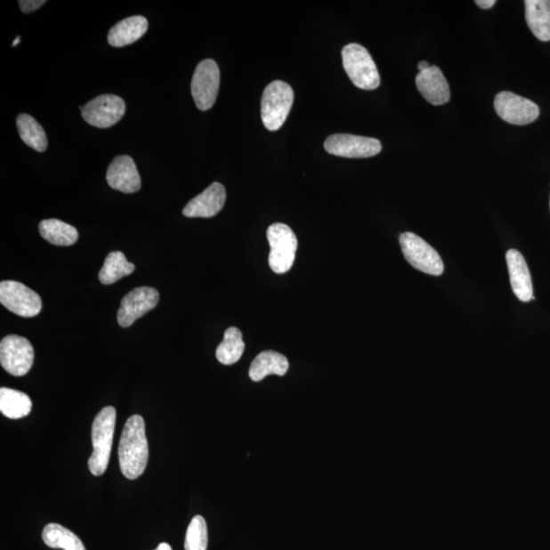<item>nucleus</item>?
<instances>
[{
    "label": "nucleus",
    "instance_id": "473e14b6",
    "mask_svg": "<svg viewBox=\"0 0 550 550\" xmlns=\"http://www.w3.org/2000/svg\"><path fill=\"white\" fill-rule=\"evenodd\" d=\"M549 207H550V202H549Z\"/></svg>",
    "mask_w": 550,
    "mask_h": 550
},
{
    "label": "nucleus",
    "instance_id": "0eeeda50",
    "mask_svg": "<svg viewBox=\"0 0 550 550\" xmlns=\"http://www.w3.org/2000/svg\"><path fill=\"white\" fill-rule=\"evenodd\" d=\"M221 84V72L214 60H204L195 69L191 92L196 107L206 111L214 107Z\"/></svg>",
    "mask_w": 550,
    "mask_h": 550
},
{
    "label": "nucleus",
    "instance_id": "c756f323",
    "mask_svg": "<svg viewBox=\"0 0 550 550\" xmlns=\"http://www.w3.org/2000/svg\"><path fill=\"white\" fill-rule=\"evenodd\" d=\"M428 68H430V66H429V63L427 61H420L418 63V69H419L420 72H423V70H425Z\"/></svg>",
    "mask_w": 550,
    "mask_h": 550
},
{
    "label": "nucleus",
    "instance_id": "2eb2a0df",
    "mask_svg": "<svg viewBox=\"0 0 550 550\" xmlns=\"http://www.w3.org/2000/svg\"><path fill=\"white\" fill-rule=\"evenodd\" d=\"M227 192L221 182H214L187 204L182 209V214L186 217H214L223 208Z\"/></svg>",
    "mask_w": 550,
    "mask_h": 550
},
{
    "label": "nucleus",
    "instance_id": "7ed1b4c3",
    "mask_svg": "<svg viewBox=\"0 0 550 550\" xmlns=\"http://www.w3.org/2000/svg\"><path fill=\"white\" fill-rule=\"evenodd\" d=\"M294 91L284 81H274L268 85L261 101V117L265 128L278 131L283 126L293 107Z\"/></svg>",
    "mask_w": 550,
    "mask_h": 550
},
{
    "label": "nucleus",
    "instance_id": "6ab92c4d",
    "mask_svg": "<svg viewBox=\"0 0 550 550\" xmlns=\"http://www.w3.org/2000/svg\"><path fill=\"white\" fill-rule=\"evenodd\" d=\"M287 359L280 352L266 351L254 359L249 370L253 382L258 383L268 376H284L288 370Z\"/></svg>",
    "mask_w": 550,
    "mask_h": 550
},
{
    "label": "nucleus",
    "instance_id": "cd10ccee",
    "mask_svg": "<svg viewBox=\"0 0 550 550\" xmlns=\"http://www.w3.org/2000/svg\"><path fill=\"white\" fill-rule=\"evenodd\" d=\"M46 2L44 0H20L19 2L20 9L25 13H30L37 11Z\"/></svg>",
    "mask_w": 550,
    "mask_h": 550
},
{
    "label": "nucleus",
    "instance_id": "9d476101",
    "mask_svg": "<svg viewBox=\"0 0 550 550\" xmlns=\"http://www.w3.org/2000/svg\"><path fill=\"white\" fill-rule=\"evenodd\" d=\"M80 109L85 122L96 128L108 129L121 121L125 114V103L119 96L105 94L94 98Z\"/></svg>",
    "mask_w": 550,
    "mask_h": 550
},
{
    "label": "nucleus",
    "instance_id": "aec40b11",
    "mask_svg": "<svg viewBox=\"0 0 550 550\" xmlns=\"http://www.w3.org/2000/svg\"><path fill=\"white\" fill-rule=\"evenodd\" d=\"M525 15L529 28L540 41H550V0H526Z\"/></svg>",
    "mask_w": 550,
    "mask_h": 550
},
{
    "label": "nucleus",
    "instance_id": "20e7f679",
    "mask_svg": "<svg viewBox=\"0 0 550 550\" xmlns=\"http://www.w3.org/2000/svg\"><path fill=\"white\" fill-rule=\"evenodd\" d=\"M343 66L352 84L363 90H375L380 76L375 61L367 49L357 44L345 45L342 51Z\"/></svg>",
    "mask_w": 550,
    "mask_h": 550
},
{
    "label": "nucleus",
    "instance_id": "7c9ffc66",
    "mask_svg": "<svg viewBox=\"0 0 550 550\" xmlns=\"http://www.w3.org/2000/svg\"><path fill=\"white\" fill-rule=\"evenodd\" d=\"M155 550H173V548L171 547V546L168 545V543H160V545Z\"/></svg>",
    "mask_w": 550,
    "mask_h": 550
},
{
    "label": "nucleus",
    "instance_id": "412c9836",
    "mask_svg": "<svg viewBox=\"0 0 550 550\" xmlns=\"http://www.w3.org/2000/svg\"><path fill=\"white\" fill-rule=\"evenodd\" d=\"M32 400L25 392L8 387L0 389V411L10 419H20L29 415Z\"/></svg>",
    "mask_w": 550,
    "mask_h": 550
},
{
    "label": "nucleus",
    "instance_id": "2f4dec72",
    "mask_svg": "<svg viewBox=\"0 0 550 550\" xmlns=\"http://www.w3.org/2000/svg\"><path fill=\"white\" fill-rule=\"evenodd\" d=\"M20 41V38L17 37L16 40L12 42V46L13 47L17 46Z\"/></svg>",
    "mask_w": 550,
    "mask_h": 550
},
{
    "label": "nucleus",
    "instance_id": "423d86ee",
    "mask_svg": "<svg viewBox=\"0 0 550 550\" xmlns=\"http://www.w3.org/2000/svg\"><path fill=\"white\" fill-rule=\"evenodd\" d=\"M401 251L408 263L416 270L439 277L444 271L440 254L425 239L413 232H404L400 237Z\"/></svg>",
    "mask_w": 550,
    "mask_h": 550
},
{
    "label": "nucleus",
    "instance_id": "39448f33",
    "mask_svg": "<svg viewBox=\"0 0 550 550\" xmlns=\"http://www.w3.org/2000/svg\"><path fill=\"white\" fill-rule=\"evenodd\" d=\"M271 245L268 263L271 271L283 274L291 270L298 249V239L293 230L285 223H273L267 230Z\"/></svg>",
    "mask_w": 550,
    "mask_h": 550
},
{
    "label": "nucleus",
    "instance_id": "bb28decb",
    "mask_svg": "<svg viewBox=\"0 0 550 550\" xmlns=\"http://www.w3.org/2000/svg\"><path fill=\"white\" fill-rule=\"evenodd\" d=\"M208 531L206 521L202 516H195L188 527L185 540L186 550H207Z\"/></svg>",
    "mask_w": 550,
    "mask_h": 550
},
{
    "label": "nucleus",
    "instance_id": "c85d7f7f",
    "mask_svg": "<svg viewBox=\"0 0 550 550\" xmlns=\"http://www.w3.org/2000/svg\"><path fill=\"white\" fill-rule=\"evenodd\" d=\"M475 4L482 10H489L497 2L496 0H477Z\"/></svg>",
    "mask_w": 550,
    "mask_h": 550
},
{
    "label": "nucleus",
    "instance_id": "dca6fc26",
    "mask_svg": "<svg viewBox=\"0 0 550 550\" xmlns=\"http://www.w3.org/2000/svg\"><path fill=\"white\" fill-rule=\"evenodd\" d=\"M416 85L423 97L433 105L446 104L450 100V92L446 77L441 69L430 66L416 77Z\"/></svg>",
    "mask_w": 550,
    "mask_h": 550
},
{
    "label": "nucleus",
    "instance_id": "393cba45",
    "mask_svg": "<svg viewBox=\"0 0 550 550\" xmlns=\"http://www.w3.org/2000/svg\"><path fill=\"white\" fill-rule=\"evenodd\" d=\"M136 267L126 260L121 251L111 252L105 258L104 264L100 272V280L103 285H112L117 280L132 274Z\"/></svg>",
    "mask_w": 550,
    "mask_h": 550
},
{
    "label": "nucleus",
    "instance_id": "ddd939ff",
    "mask_svg": "<svg viewBox=\"0 0 550 550\" xmlns=\"http://www.w3.org/2000/svg\"><path fill=\"white\" fill-rule=\"evenodd\" d=\"M159 293L153 287H137L125 295L117 312V322L122 328H130L146 313L158 306Z\"/></svg>",
    "mask_w": 550,
    "mask_h": 550
},
{
    "label": "nucleus",
    "instance_id": "a211bd4d",
    "mask_svg": "<svg viewBox=\"0 0 550 550\" xmlns=\"http://www.w3.org/2000/svg\"><path fill=\"white\" fill-rule=\"evenodd\" d=\"M148 30V20L143 16L126 18L111 28L109 44L114 47H124L135 44Z\"/></svg>",
    "mask_w": 550,
    "mask_h": 550
},
{
    "label": "nucleus",
    "instance_id": "1a4fd4ad",
    "mask_svg": "<svg viewBox=\"0 0 550 550\" xmlns=\"http://www.w3.org/2000/svg\"><path fill=\"white\" fill-rule=\"evenodd\" d=\"M0 302L11 312L27 319L38 315L42 309L40 295L13 280H4L0 284Z\"/></svg>",
    "mask_w": 550,
    "mask_h": 550
},
{
    "label": "nucleus",
    "instance_id": "f8f14e48",
    "mask_svg": "<svg viewBox=\"0 0 550 550\" xmlns=\"http://www.w3.org/2000/svg\"><path fill=\"white\" fill-rule=\"evenodd\" d=\"M495 109L505 122L525 125L538 118V105L509 91L499 92L495 98Z\"/></svg>",
    "mask_w": 550,
    "mask_h": 550
},
{
    "label": "nucleus",
    "instance_id": "4be33fe9",
    "mask_svg": "<svg viewBox=\"0 0 550 550\" xmlns=\"http://www.w3.org/2000/svg\"><path fill=\"white\" fill-rule=\"evenodd\" d=\"M39 231L45 241L55 246H72L79 239V232L73 225L55 218L42 221L39 223Z\"/></svg>",
    "mask_w": 550,
    "mask_h": 550
},
{
    "label": "nucleus",
    "instance_id": "9b49d317",
    "mask_svg": "<svg viewBox=\"0 0 550 550\" xmlns=\"http://www.w3.org/2000/svg\"><path fill=\"white\" fill-rule=\"evenodd\" d=\"M324 148L329 154L347 158H367L376 157L383 150L376 138L335 133L327 139Z\"/></svg>",
    "mask_w": 550,
    "mask_h": 550
},
{
    "label": "nucleus",
    "instance_id": "b1692460",
    "mask_svg": "<svg viewBox=\"0 0 550 550\" xmlns=\"http://www.w3.org/2000/svg\"><path fill=\"white\" fill-rule=\"evenodd\" d=\"M17 128L20 139L35 151L44 152L47 150L48 141L42 125L33 117L26 114L17 118Z\"/></svg>",
    "mask_w": 550,
    "mask_h": 550
},
{
    "label": "nucleus",
    "instance_id": "f03ea898",
    "mask_svg": "<svg viewBox=\"0 0 550 550\" xmlns=\"http://www.w3.org/2000/svg\"><path fill=\"white\" fill-rule=\"evenodd\" d=\"M116 422L117 410L109 406L98 413L92 425L93 453L89 457L88 467L94 476L103 475L109 467Z\"/></svg>",
    "mask_w": 550,
    "mask_h": 550
},
{
    "label": "nucleus",
    "instance_id": "6e6552de",
    "mask_svg": "<svg viewBox=\"0 0 550 550\" xmlns=\"http://www.w3.org/2000/svg\"><path fill=\"white\" fill-rule=\"evenodd\" d=\"M0 363L12 376H24L34 363V349L27 338L8 336L0 343Z\"/></svg>",
    "mask_w": 550,
    "mask_h": 550
},
{
    "label": "nucleus",
    "instance_id": "f3484780",
    "mask_svg": "<svg viewBox=\"0 0 550 550\" xmlns=\"http://www.w3.org/2000/svg\"><path fill=\"white\" fill-rule=\"evenodd\" d=\"M506 263L514 295L522 302L533 300L531 274L523 255L518 250L511 249L506 252Z\"/></svg>",
    "mask_w": 550,
    "mask_h": 550
},
{
    "label": "nucleus",
    "instance_id": "4468645a",
    "mask_svg": "<svg viewBox=\"0 0 550 550\" xmlns=\"http://www.w3.org/2000/svg\"><path fill=\"white\" fill-rule=\"evenodd\" d=\"M107 181L110 188L125 194L136 193L142 186L135 161L128 155H121L111 162Z\"/></svg>",
    "mask_w": 550,
    "mask_h": 550
},
{
    "label": "nucleus",
    "instance_id": "5701e85b",
    "mask_svg": "<svg viewBox=\"0 0 550 550\" xmlns=\"http://www.w3.org/2000/svg\"><path fill=\"white\" fill-rule=\"evenodd\" d=\"M42 539L48 547L53 549L86 550L75 533L60 524L46 525L42 532Z\"/></svg>",
    "mask_w": 550,
    "mask_h": 550
},
{
    "label": "nucleus",
    "instance_id": "f257e3e1",
    "mask_svg": "<svg viewBox=\"0 0 550 550\" xmlns=\"http://www.w3.org/2000/svg\"><path fill=\"white\" fill-rule=\"evenodd\" d=\"M150 458L143 417L133 415L126 420L118 446L119 468L125 478L133 481L144 473Z\"/></svg>",
    "mask_w": 550,
    "mask_h": 550
},
{
    "label": "nucleus",
    "instance_id": "a878e982",
    "mask_svg": "<svg viewBox=\"0 0 550 550\" xmlns=\"http://www.w3.org/2000/svg\"><path fill=\"white\" fill-rule=\"evenodd\" d=\"M245 351L243 335L237 328L225 330L223 341L216 349V359L223 365H232L242 358Z\"/></svg>",
    "mask_w": 550,
    "mask_h": 550
}]
</instances>
